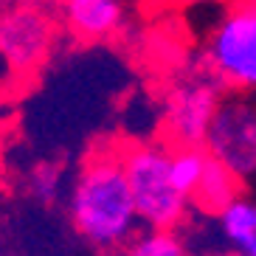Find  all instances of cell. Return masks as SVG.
Masks as SVG:
<instances>
[{
  "label": "cell",
  "mask_w": 256,
  "mask_h": 256,
  "mask_svg": "<svg viewBox=\"0 0 256 256\" xmlns=\"http://www.w3.org/2000/svg\"><path fill=\"white\" fill-rule=\"evenodd\" d=\"M68 211L79 236L104 254L141 228L121 166V146L107 144L88 155L70 188Z\"/></svg>",
  "instance_id": "cell-1"
},
{
  "label": "cell",
  "mask_w": 256,
  "mask_h": 256,
  "mask_svg": "<svg viewBox=\"0 0 256 256\" xmlns=\"http://www.w3.org/2000/svg\"><path fill=\"white\" fill-rule=\"evenodd\" d=\"M121 166L136 203V214L146 228H180L192 214V203L169 174V144L136 141L121 146Z\"/></svg>",
  "instance_id": "cell-2"
},
{
  "label": "cell",
  "mask_w": 256,
  "mask_h": 256,
  "mask_svg": "<svg viewBox=\"0 0 256 256\" xmlns=\"http://www.w3.org/2000/svg\"><path fill=\"white\" fill-rule=\"evenodd\" d=\"M203 65L231 93H256V0H228L203 42Z\"/></svg>",
  "instance_id": "cell-3"
},
{
  "label": "cell",
  "mask_w": 256,
  "mask_h": 256,
  "mask_svg": "<svg viewBox=\"0 0 256 256\" xmlns=\"http://www.w3.org/2000/svg\"><path fill=\"white\" fill-rule=\"evenodd\" d=\"M208 158L222 164L242 183L256 174V93H231L220 98L203 136Z\"/></svg>",
  "instance_id": "cell-4"
},
{
  "label": "cell",
  "mask_w": 256,
  "mask_h": 256,
  "mask_svg": "<svg viewBox=\"0 0 256 256\" xmlns=\"http://www.w3.org/2000/svg\"><path fill=\"white\" fill-rule=\"evenodd\" d=\"M226 93L228 90L206 65L174 76L166 88L160 113L166 144H203L208 121Z\"/></svg>",
  "instance_id": "cell-5"
},
{
  "label": "cell",
  "mask_w": 256,
  "mask_h": 256,
  "mask_svg": "<svg viewBox=\"0 0 256 256\" xmlns=\"http://www.w3.org/2000/svg\"><path fill=\"white\" fill-rule=\"evenodd\" d=\"M56 40L54 17L40 3H8L0 12V56L17 74H31L48 60Z\"/></svg>",
  "instance_id": "cell-6"
},
{
  "label": "cell",
  "mask_w": 256,
  "mask_h": 256,
  "mask_svg": "<svg viewBox=\"0 0 256 256\" xmlns=\"http://www.w3.org/2000/svg\"><path fill=\"white\" fill-rule=\"evenodd\" d=\"M65 28L84 42H104L127 26V0H56Z\"/></svg>",
  "instance_id": "cell-7"
},
{
  "label": "cell",
  "mask_w": 256,
  "mask_h": 256,
  "mask_svg": "<svg viewBox=\"0 0 256 256\" xmlns=\"http://www.w3.org/2000/svg\"><path fill=\"white\" fill-rule=\"evenodd\" d=\"M214 222L226 248L240 250L242 256H256V200L236 194L214 214Z\"/></svg>",
  "instance_id": "cell-8"
},
{
  "label": "cell",
  "mask_w": 256,
  "mask_h": 256,
  "mask_svg": "<svg viewBox=\"0 0 256 256\" xmlns=\"http://www.w3.org/2000/svg\"><path fill=\"white\" fill-rule=\"evenodd\" d=\"M236 194H242V180L234 172H228L222 164H217L214 158H208L203 174L197 186L188 194L192 211L200 217H214L222 206H228Z\"/></svg>",
  "instance_id": "cell-9"
},
{
  "label": "cell",
  "mask_w": 256,
  "mask_h": 256,
  "mask_svg": "<svg viewBox=\"0 0 256 256\" xmlns=\"http://www.w3.org/2000/svg\"><path fill=\"white\" fill-rule=\"evenodd\" d=\"M104 256H192L180 228H136L127 240Z\"/></svg>",
  "instance_id": "cell-10"
},
{
  "label": "cell",
  "mask_w": 256,
  "mask_h": 256,
  "mask_svg": "<svg viewBox=\"0 0 256 256\" xmlns=\"http://www.w3.org/2000/svg\"><path fill=\"white\" fill-rule=\"evenodd\" d=\"M206 164H208V152L203 150V144H169V174L186 197L197 186Z\"/></svg>",
  "instance_id": "cell-11"
},
{
  "label": "cell",
  "mask_w": 256,
  "mask_h": 256,
  "mask_svg": "<svg viewBox=\"0 0 256 256\" xmlns=\"http://www.w3.org/2000/svg\"><path fill=\"white\" fill-rule=\"evenodd\" d=\"M174 8H194V6H211V3H228V0H158Z\"/></svg>",
  "instance_id": "cell-12"
},
{
  "label": "cell",
  "mask_w": 256,
  "mask_h": 256,
  "mask_svg": "<svg viewBox=\"0 0 256 256\" xmlns=\"http://www.w3.org/2000/svg\"><path fill=\"white\" fill-rule=\"evenodd\" d=\"M206 256H242L240 250H234V248H226V245H222V248H217V250H208V254Z\"/></svg>",
  "instance_id": "cell-13"
},
{
  "label": "cell",
  "mask_w": 256,
  "mask_h": 256,
  "mask_svg": "<svg viewBox=\"0 0 256 256\" xmlns=\"http://www.w3.org/2000/svg\"><path fill=\"white\" fill-rule=\"evenodd\" d=\"M0 256H3V254H0Z\"/></svg>",
  "instance_id": "cell-14"
}]
</instances>
